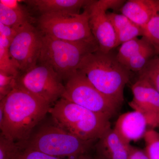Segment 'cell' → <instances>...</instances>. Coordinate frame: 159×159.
Instances as JSON below:
<instances>
[{
    "label": "cell",
    "instance_id": "obj_20",
    "mask_svg": "<svg viewBox=\"0 0 159 159\" xmlns=\"http://www.w3.org/2000/svg\"><path fill=\"white\" fill-rule=\"evenodd\" d=\"M155 55L153 47L151 45L129 60L124 66L130 72H139L145 67L148 61Z\"/></svg>",
    "mask_w": 159,
    "mask_h": 159
},
{
    "label": "cell",
    "instance_id": "obj_17",
    "mask_svg": "<svg viewBox=\"0 0 159 159\" xmlns=\"http://www.w3.org/2000/svg\"><path fill=\"white\" fill-rule=\"evenodd\" d=\"M29 13L24 8L10 9L0 3V23L16 29H20L30 22Z\"/></svg>",
    "mask_w": 159,
    "mask_h": 159
},
{
    "label": "cell",
    "instance_id": "obj_2",
    "mask_svg": "<svg viewBox=\"0 0 159 159\" xmlns=\"http://www.w3.org/2000/svg\"><path fill=\"white\" fill-rule=\"evenodd\" d=\"M78 70L104 96L120 106L124 101V89L130 71L119 62L112 51H98L83 59Z\"/></svg>",
    "mask_w": 159,
    "mask_h": 159
},
{
    "label": "cell",
    "instance_id": "obj_31",
    "mask_svg": "<svg viewBox=\"0 0 159 159\" xmlns=\"http://www.w3.org/2000/svg\"></svg>",
    "mask_w": 159,
    "mask_h": 159
},
{
    "label": "cell",
    "instance_id": "obj_28",
    "mask_svg": "<svg viewBox=\"0 0 159 159\" xmlns=\"http://www.w3.org/2000/svg\"><path fill=\"white\" fill-rule=\"evenodd\" d=\"M20 29H16L0 23V34L8 39L11 43Z\"/></svg>",
    "mask_w": 159,
    "mask_h": 159
},
{
    "label": "cell",
    "instance_id": "obj_19",
    "mask_svg": "<svg viewBox=\"0 0 159 159\" xmlns=\"http://www.w3.org/2000/svg\"><path fill=\"white\" fill-rule=\"evenodd\" d=\"M10 43L8 39L0 34V72L18 77L20 73L9 53Z\"/></svg>",
    "mask_w": 159,
    "mask_h": 159
},
{
    "label": "cell",
    "instance_id": "obj_1",
    "mask_svg": "<svg viewBox=\"0 0 159 159\" xmlns=\"http://www.w3.org/2000/svg\"><path fill=\"white\" fill-rule=\"evenodd\" d=\"M0 104L4 116L1 134L21 146L30 138L34 127L49 112L51 106L16 86Z\"/></svg>",
    "mask_w": 159,
    "mask_h": 159
},
{
    "label": "cell",
    "instance_id": "obj_24",
    "mask_svg": "<svg viewBox=\"0 0 159 159\" xmlns=\"http://www.w3.org/2000/svg\"><path fill=\"white\" fill-rule=\"evenodd\" d=\"M21 149L19 144L0 135V159H15Z\"/></svg>",
    "mask_w": 159,
    "mask_h": 159
},
{
    "label": "cell",
    "instance_id": "obj_21",
    "mask_svg": "<svg viewBox=\"0 0 159 159\" xmlns=\"http://www.w3.org/2000/svg\"><path fill=\"white\" fill-rule=\"evenodd\" d=\"M139 73V77L146 79L159 93V56L152 58Z\"/></svg>",
    "mask_w": 159,
    "mask_h": 159
},
{
    "label": "cell",
    "instance_id": "obj_26",
    "mask_svg": "<svg viewBox=\"0 0 159 159\" xmlns=\"http://www.w3.org/2000/svg\"><path fill=\"white\" fill-rule=\"evenodd\" d=\"M15 159H63L49 155L39 151L22 148Z\"/></svg>",
    "mask_w": 159,
    "mask_h": 159
},
{
    "label": "cell",
    "instance_id": "obj_6",
    "mask_svg": "<svg viewBox=\"0 0 159 159\" xmlns=\"http://www.w3.org/2000/svg\"><path fill=\"white\" fill-rule=\"evenodd\" d=\"M87 8L78 14H43L38 20L41 32L62 40L73 42L96 41L92 34Z\"/></svg>",
    "mask_w": 159,
    "mask_h": 159
},
{
    "label": "cell",
    "instance_id": "obj_5",
    "mask_svg": "<svg viewBox=\"0 0 159 159\" xmlns=\"http://www.w3.org/2000/svg\"><path fill=\"white\" fill-rule=\"evenodd\" d=\"M94 142L79 139L54 124L40 128L21 148L39 151L59 158L75 159L88 154Z\"/></svg>",
    "mask_w": 159,
    "mask_h": 159
},
{
    "label": "cell",
    "instance_id": "obj_16",
    "mask_svg": "<svg viewBox=\"0 0 159 159\" xmlns=\"http://www.w3.org/2000/svg\"><path fill=\"white\" fill-rule=\"evenodd\" d=\"M116 37V48L128 41L144 35V30L122 14L107 12Z\"/></svg>",
    "mask_w": 159,
    "mask_h": 159
},
{
    "label": "cell",
    "instance_id": "obj_18",
    "mask_svg": "<svg viewBox=\"0 0 159 159\" xmlns=\"http://www.w3.org/2000/svg\"><path fill=\"white\" fill-rule=\"evenodd\" d=\"M150 45V43L144 36L141 39L136 38L130 40L120 46L116 54L117 59L124 66L129 60Z\"/></svg>",
    "mask_w": 159,
    "mask_h": 159
},
{
    "label": "cell",
    "instance_id": "obj_13",
    "mask_svg": "<svg viewBox=\"0 0 159 159\" xmlns=\"http://www.w3.org/2000/svg\"><path fill=\"white\" fill-rule=\"evenodd\" d=\"M130 145L111 128L97 140V157L101 159H127Z\"/></svg>",
    "mask_w": 159,
    "mask_h": 159
},
{
    "label": "cell",
    "instance_id": "obj_12",
    "mask_svg": "<svg viewBox=\"0 0 159 159\" xmlns=\"http://www.w3.org/2000/svg\"><path fill=\"white\" fill-rule=\"evenodd\" d=\"M148 122L145 116L134 110L122 114L117 119L114 129L129 144L144 138L148 130Z\"/></svg>",
    "mask_w": 159,
    "mask_h": 159
},
{
    "label": "cell",
    "instance_id": "obj_30",
    "mask_svg": "<svg viewBox=\"0 0 159 159\" xmlns=\"http://www.w3.org/2000/svg\"><path fill=\"white\" fill-rule=\"evenodd\" d=\"M75 159H101L99 158L98 157H97L96 158L93 157H91L88 154H86L83 155L81 156L78 157V158Z\"/></svg>",
    "mask_w": 159,
    "mask_h": 159
},
{
    "label": "cell",
    "instance_id": "obj_4",
    "mask_svg": "<svg viewBox=\"0 0 159 159\" xmlns=\"http://www.w3.org/2000/svg\"><path fill=\"white\" fill-rule=\"evenodd\" d=\"M98 50L96 41L73 42L43 34L38 62L51 67L61 80L67 81L77 73L83 59Z\"/></svg>",
    "mask_w": 159,
    "mask_h": 159
},
{
    "label": "cell",
    "instance_id": "obj_10",
    "mask_svg": "<svg viewBox=\"0 0 159 159\" xmlns=\"http://www.w3.org/2000/svg\"><path fill=\"white\" fill-rule=\"evenodd\" d=\"M125 2L120 0L93 1L86 6L89 15V24L91 31L101 52L109 53L116 48V32L107 15V10L120 9Z\"/></svg>",
    "mask_w": 159,
    "mask_h": 159
},
{
    "label": "cell",
    "instance_id": "obj_14",
    "mask_svg": "<svg viewBox=\"0 0 159 159\" xmlns=\"http://www.w3.org/2000/svg\"><path fill=\"white\" fill-rule=\"evenodd\" d=\"M91 0H29L23 1L43 14H78L81 8L92 2Z\"/></svg>",
    "mask_w": 159,
    "mask_h": 159
},
{
    "label": "cell",
    "instance_id": "obj_8",
    "mask_svg": "<svg viewBox=\"0 0 159 159\" xmlns=\"http://www.w3.org/2000/svg\"><path fill=\"white\" fill-rule=\"evenodd\" d=\"M62 80L52 68L39 63L20 74L17 85L51 105L61 98L65 91Z\"/></svg>",
    "mask_w": 159,
    "mask_h": 159
},
{
    "label": "cell",
    "instance_id": "obj_22",
    "mask_svg": "<svg viewBox=\"0 0 159 159\" xmlns=\"http://www.w3.org/2000/svg\"><path fill=\"white\" fill-rule=\"evenodd\" d=\"M144 35L159 56V10L143 29Z\"/></svg>",
    "mask_w": 159,
    "mask_h": 159
},
{
    "label": "cell",
    "instance_id": "obj_15",
    "mask_svg": "<svg viewBox=\"0 0 159 159\" xmlns=\"http://www.w3.org/2000/svg\"><path fill=\"white\" fill-rule=\"evenodd\" d=\"M159 10V0H129L120 9L121 14L143 29Z\"/></svg>",
    "mask_w": 159,
    "mask_h": 159
},
{
    "label": "cell",
    "instance_id": "obj_7",
    "mask_svg": "<svg viewBox=\"0 0 159 159\" xmlns=\"http://www.w3.org/2000/svg\"><path fill=\"white\" fill-rule=\"evenodd\" d=\"M61 98L110 119L121 107L98 90L78 70L66 81Z\"/></svg>",
    "mask_w": 159,
    "mask_h": 159
},
{
    "label": "cell",
    "instance_id": "obj_23",
    "mask_svg": "<svg viewBox=\"0 0 159 159\" xmlns=\"http://www.w3.org/2000/svg\"><path fill=\"white\" fill-rule=\"evenodd\" d=\"M145 149L149 159H159V133L153 129H148L144 137Z\"/></svg>",
    "mask_w": 159,
    "mask_h": 159
},
{
    "label": "cell",
    "instance_id": "obj_11",
    "mask_svg": "<svg viewBox=\"0 0 159 159\" xmlns=\"http://www.w3.org/2000/svg\"><path fill=\"white\" fill-rule=\"evenodd\" d=\"M133 95L129 105L145 116L151 129L159 126V93L146 79L139 77L132 85Z\"/></svg>",
    "mask_w": 159,
    "mask_h": 159
},
{
    "label": "cell",
    "instance_id": "obj_3",
    "mask_svg": "<svg viewBox=\"0 0 159 159\" xmlns=\"http://www.w3.org/2000/svg\"><path fill=\"white\" fill-rule=\"evenodd\" d=\"M54 124L85 141H97L111 128L110 119L63 98L49 111Z\"/></svg>",
    "mask_w": 159,
    "mask_h": 159
},
{
    "label": "cell",
    "instance_id": "obj_9",
    "mask_svg": "<svg viewBox=\"0 0 159 159\" xmlns=\"http://www.w3.org/2000/svg\"><path fill=\"white\" fill-rule=\"evenodd\" d=\"M43 34L27 23L21 27L9 47L11 58L21 74L37 64L42 46Z\"/></svg>",
    "mask_w": 159,
    "mask_h": 159
},
{
    "label": "cell",
    "instance_id": "obj_29",
    "mask_svg": "<svg viewBox=\"0 0 159 159\" xmlns=\"http://www.w3.org/2000/svg\"><path fill=\"white\" fill-rule=\"evenodd\" d=\"M20 1L16 0H0V3L11 9H19L23 8L20 4Z\"/></svg>",
    "mask_w": 159,
    "mask_h": 159
},
{
    "label": "cell",
    "instance_id": "obj_25",
    "mask_svg": "<svg viewBox=\"0 0 159 159\" xmlns=\"http://www.w3.org/2000/svg\"><path fill=\"white\" fill-rule=\"evenodd\" d=\"M17 78L0 72V100L8 96L17 86Z\"/></svg>",
    "mask_w": 159,
    "mask_h": 159
},
{
    "label": "cell",
    "instance_id": "obj_27",
    "mask_svg": "<svg viewBox=\"0 0 159 159\" xmlns=\"http://www.w3.org/2000/svg\"><path fill=\"white\" fill-rule=\"evenodd\" d=\"M127 159H149L145 149L130 145Z\"/></svg>",
    "mask_w": 159,
    "mask_h": 159
}]
</instances>
